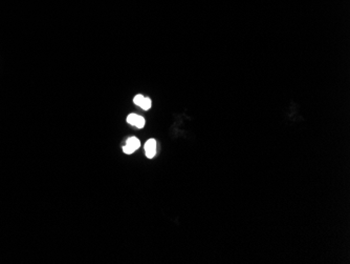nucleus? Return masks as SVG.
<instances>
[{"label":"nucleus","mask_w":350,"mask_h":264,"mask_svg":"<svg viewBox=\"0 0 350 264\" xmlns=\"http://www.w3.org/2000/svg\"><path fill=\"white\" fill-rule=\"evenodd\" d=\"M140 142L139 139L136 137H131L127 140L126 145L123 146V152L125 154H128V155H130V154L135 153L138 149H140Z\"/></svg>","instance_id":"obj_1"},{"label":"nucleus","mask_w":350,"mask_h":264,"mask_svg":"<svg viewBox=\"0 0 350 264\" xmlns=\"http://www.w3.org/2000/svg\"><path fill=\"white\" fill-rule=\"evenodd\" d=\"M127 122L129 124H131V126H135L139 129L144 128V126H145V119L143 118V117H140L137 114H130L127 117Z\"/></svg>","instance_id":"obj_2"},{"label":"nucleus","mask_w":350,"mask_h":264,"mask_svg":"<svg viewBox=\"0 0 350 264\" xmlns=\"http://www.w3.org/2000/svg\"><path fill=\"white\" fill-rule=\"evenodd\" d=\"M145 152L147 158H153L156 154V141L154 139H149L145 143Z\"/></svg>","instance_id":"obj_3"},{"label":"nucleus","mask_w":350,"mask_h":264,"mask_svg":"<svg viewBox=\"0 0 350 264\" xmlns=\"http://www.w3.org/2000/svg\"><path fill=\"white\" fill-rule=\"evenodd\" d=\"M151 106H152V102H151V100L150 99H149V98H144V100L143 101H141V104H140V107L141 108H143V109H145V111H147V109H149V108H150L151 107Z\"/></svg>","instance_id":"obj_4"},{"label":"nucleus","mask_w":350,"mask_h":264,"mask_svg":"<svg viewBox=\"0 0 350 264\" xmlns=\"http://www.w3.org/2000/svg\"><path fill=\"white\" fill-rule=\"evenodd\" d=\"M144 96H143V95H137V96L135 97V98H133V102H135V105H137V106H140V104H141V101H143L144 100Z\"/></svg>","instance_id":"obj_5"}]
</instances>
